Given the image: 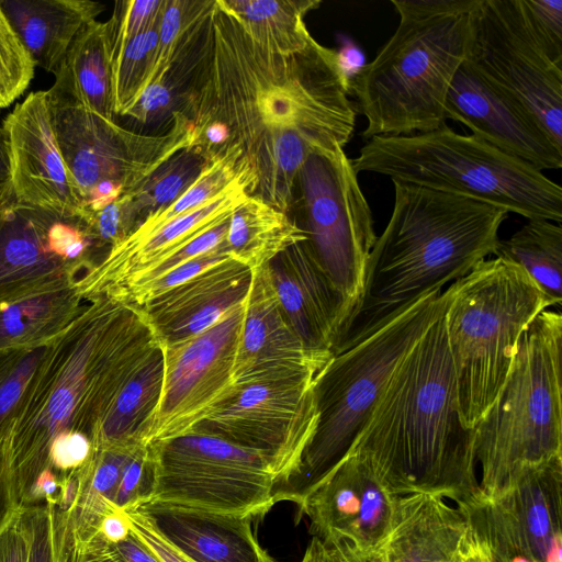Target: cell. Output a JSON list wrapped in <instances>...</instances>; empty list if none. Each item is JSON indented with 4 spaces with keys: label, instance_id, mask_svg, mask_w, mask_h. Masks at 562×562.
Returning <instances> with one entry per match:
<instances>
[{
    "label": "cell",
    "instance_id": "7a4b0ae2",
    "mask_svg": "<svg viewBox=\"0 0 562 562\" xmlns=\"http://www.w3.org/2000/svg\"><path fill=\"white\" fill-rule=\"evenodd\" d=\"M52 339L5 436L20 506L49 468L58 436L78 431L91 441L113 400L161 345L140 307L100 296Z\"/></svg>",
    "mask_w": 562,
    "mask_h": 562
},
{
    "label": "cell",
    "instance_id": "e0dca14e",
    "mask_svg": "<svg viewBox=\"0 0 562 562\" xmlns=\"http://www.w3.org/2000/svg\"><path fill=\"white\" fill-rule=\"evenodd\" d=\"M457 505L493 560L562 562V456L524 469L493 497Z\"/></svg>",
    "mask_w": 562,
    "mask_h": 562
},
{
    "label": "cell",
    "instance_id": "d6a6232c",
    "mask_svg": "<svg viewBox=\"0 0 562 562\" xmlns=\"http://www.w3.org/2000/svg\"><path fill=\"white\" fill-rule=\"evenodd\" d=\"M495 257L519 265L535 280L552 306L562 302V227L548 220H528L507 239H499Z\"/></svg>",
    "mask_w": 562,
    "mask_h": 562
},
{
    "label": "cell",
    "instance_id": "f907efd6",
    "mask_svg": "<svg viewBox=\"0 0 562 562\" xmlns=\"http://www.w3.org/2000/svg\"><path fill=\"white\" fill-rule=\"evenodd\" d=\"M20 508L3 438L0 440V531Z\"/></svg>",
    "mask_w": 562,
    "mask_h": 562
},
{
    "label": "cell",
    "instance_id": "cb8c5ba5",
    "mask_svg": "<svg viewBox=\"0 0 562 562\" xmlns=\"http://www.w3.org/2000/svg\"><path fill=\"white\" fill-rule=\"evenodd\" d=\"M254 271L228 257L139 306L160 345L196 336L244 302Z\"/></svg>",
    "mask_w": 562,
    "mask_h": 562
},
{
    "label": "cell",
    "instance_id": "d4e9b609",
    "mask_svg": "<svg viewBox=\"0 0 562 562\" xmlns=\"http://www.w3.org/2000/svg\"><path fill=\"white\" fill-rule=\"evenodd\" d=\"M137 509L193 562H274L259 544L250 517L166 504Z\"/></svg>",
    "mask_w": 562,
    "mask_h": 562
},
{
    "label": "cell",
    "instance_id": "ac0fdd59",
    "mask_svg": "<svg viewBox=\"0 0 562 562\" xmlns=\"http://www.w3.org/2000/svg\"><path fill=\"white\" fill-rule=\"evenodd\" d=\"M370 461L349 451L312 488L299 506L310 532L326 546L347 542L375 553L387 536L396 502Z\"/></svg>",
    "mask_w": 562,
    "mask_h": 562
},
{
    "label": "cell",
    "instance_id": "5b68a950",
    "mask_svg": "<svg viewBox=\"0 0 562 562\" xmlns=\"http://www.w3.org/2000/svg\"><path fill=\"white\" fill-rule=\"evenodd\" d=\"M479 0H393L398 25L350 81L364 139L426 133L446 123L452 80L468 58Z\"/></svg>",
    "mask_w": 562,
    "mask_h": 562
},
{
    "label": "cell",
    "instance_id": "4316f807",
    "mask_svg": "<svg viewBox=\"0 0 562 562\" xmlns=\"http://www.w3.org/2000/svg\"><path fill=\"white\" fill-rule=\"evenodd\" d=\"M35 66L54 72L78 32L104 10L90 0H0Z\"/></svg>",
    "mask_w": 562,
    "mask_h": 562
},
{
    "label": "cell",
    "instance_id": "e575fe53",
    "mask_svg": "<svg viewBox=\"0 0 562 562\" xmlns=\"http://www.w3.org/2000/svg\"><path fill=\"white\" fill-rule=\"evenodd\" d=\"M215 0H165L150 72L143 89L183 63L200 36ZM143 91V90H142Z\"/></svg>",
    "mask_w": 562,
    "mask_h": 562
},
{
    "label": "cell",
    "instance_id": "4dcf8cb0",
    "mask_svg": "<svg viewBox=\"0 0 562 562\" xmlns=\"http://www.w3.org/2000/svg\"><path fill=\"white\" fill-rule=\"evenodd\" d=\"M76 284L20 297L0 306V349L50 341L81 313Z\"/></svg>",
    "mask_w": 562,
    "mask_h": 562
},
{
    "label": "cell",
    "instance_id": "7402d4cb",
    "mask_svg": "<svg viewBox=\"0 0 562 562\" xmlns=\"http://www.w3.org/2000/svg\"><path fill=\"white\" fill-rule=\"evenodd\" d=\"M331 357L301 341L281 311L267 265L255 270L236 353L235 386L276 375H317Z\"/></svg>",
    "mask_w": 562,
    "mask_h": 562
},
{
    "label": "cell",
    "instance_id": "7dc6e473",
    "mask_svg": "<svg viewBox=\"0 0 562 562\" xmlns=\"http://www.w3.org/2000/svg\"><path fill=\"white\" fill-rule=\"evenodd\" d=\"M131 531L160 562H193L173 548L138 509L126 512Z\"/></svg>",
    "mask_w": 562,
    "mask_h": 562
},
{
    "label": "cell",
    "instance_id": "ba28073f",
    "mask_svg": "<svg viewBox=\"0 0 562 562\" xmlns=\"http://www.w3.org/2000/svg\"><path fill=\"white\" fill-rule=\"evenodd\" d=\"M562 315L546 310L524 331L494 402L473 427L480 492L493 497L524 469L562 456Z\"/></svg>",
    "mask_w": 562,
    "mask_h": 562
},
{
    "label": "cell",
    "instance_id": "83f0119b",
    "mask_svg": "<svg viewBox=\"0 0 562 562\" xmlns=\"http://www.w3.org/2000/svg\"><path fill=\"white\" fill-rule=\"evenodd\" d=\"M49 92L114 120L113 72L108 22L93 20L75 36L53 72Z\"/></svg>",
    "mask_w": 562,
    "mask_h": 562
},
{
    "label": "cell",
    "instance_id": "44dd1931",
    "mask_svg": "<svg viewBox=\"0 0 562 562\" xmlns=\"http://www.w3.org/2000/svg\"><path fill=\"white\" fill-rule=\"evenodd\" d=\"M254 189L244 183L139 237H125L110 247L76 288L83 301L112 296L119 290L169 258L198 236L231 217Z\"/></svg>",
    "mask_w": 562,
    "mask_h": 562
},
{
    "label": "cell",
    "instance_id": "db71d44e",
    "mask_svg": "<svg viewBox=\"0 0 562 562\" xmlns=\"http://www.w3.org/2000/svg\"><path fill=\"white\" fill-rule=\"evenodd\" d=\"M112 547L121 562H160L132 531L126 539Z\"/></svg>",
    "mask_w": 562,
    "mask_h": 562
},
{
    "label": "cell",
    "instance_id": "52a82bcc",
    "mask_svg": "<svg viewBox=\"0 0 562 562\" xmlns=\"http://www.w3.org/2000/svg\"><path fill=\"white\" fill-rule=\"evenodd\" d=\"M449 291H434L353 347L333 355L315 379V432L296 470L272 487L274 504L301 505L305 496L350 450L394 369L443 316Z\"/></svg>",
    "mask_w": 562,
    "mask_h": 562
},
{
    "label": "cell",
    "instance_id": "7c38bea8",
    "mask_svg": "<svg viewBox=\"0 0 562 562\" xmlns=\"http://www.w3.org/2000/svg\"><path fill=\"white\" fill-rule=\"evenodd\" d=\"M48 94L57 143L83 203L106 182L121 183L125 193L134 190L176 153L195 145L193 126L179 110L170 117L167 132L144 134L72 100Z\"/></svg>",
    "mask_w": 562,
    "mask_h": 562
},
{
    "label": "cell",
    "instance_id": "ffe728a7",
    "mask_svg": "<svg viewBox=\"0 0 562 562\" xmlns=\"http://www.w3.org/2000/svg\"><path fill=\"white\" fill-rule=\"evenodd\" d=\"M445 114L446 120L458 121L473 135L540 171L562 167V150L538 121L467 59L452 80Z\"/></svg>",
    "mask_w": 562,
    "mask_h": 562
},
{
    "label": "cell",
    "instance_id": "836d02e7",
    "mask_svg": "<svg viewBox=\"0 0 562 562\" xmlns=\"http://www.w3.org/2000/svg\"><path fill=\"white\" fill-rule=\"evenodd\" d=\"M244 183L250 184L255 192L256 178L248 161L237 146L228 145L207 159L198 179L179 199L144 218L126 237L146 236Z\"/></svg>",
    "mask_w": 562,
    "mask_h": 562
},
{
    "label": "cell",
    "instance_id": "2e32d148",
    "mask_svg": "<svg viewBox=\"0 0 562 562\" xmlns=\"http://www.w3.org/2000/svg\"><path fill=\"white\" fill-rule=\"evenodd\" d=\"M245 306L246 300L203 333L161 346L164 380L147 446L193 431L234 395V368Z\"/></svg>",
    "mask_w": 562,
    "mask_h": 562
},
{
    "label": "cell",
    "instance_id": "603a6c76",
    "mask_svg": "<svg viewBox=\"0 0 562 562\" xmlns=\"http://www.w3.org/2000/svg\"><path fill=\"white\" fill-rule=\"evenodd\" d=\"M267 269L281 311L301 341L311 350L331 352L350 304L307 243L290 246L271 259Z\"/></svg>",
    "mask_w": 562,
    "mask_h": 562
},
{
    "label": "cell",
    "instance_id": "6f0895ef",
    "mask_svg": "<svg viewBox=\"0 0 562 562\" xmlns=\"http://www.w3.org/2000/svg\"><path fill=\"white\" fill-rule=\"evenodd\" d=\"M9 176L10 161L7 138L3 127L0 125V188L8 183Z\"/></svg>",
    "mask_w": 562,
    "mask_h": 562
},
{
    "label": "cell",
    "instance_id": "816d5d0a",
    "mask_svg": "<svg viewBox=\"0 0 562 562\" xmlns=\"http://www.w3.org/2000/svg\"><path fill=\"white\" fill-rule=\"evenodd\" d=\"M456 562H494L483 541L468 520L465 532L459 546Z\"/></svg>",
    "mask_w": 562,
    "mask_h": 562
},
{
    "label": "cell",
    "instance_id": "681fc988",
    "mask_svg": "<svg viewBox=\"0 0 562 562\" xmlns=\"http://www.w3.org/2000/svg\"><path fill=\"white\" fill-rule=\"evenodd\" d=\"M20 509L0 531V562H27L29 544Z\"/></svg>",
    "mask_w": 562,
    "mask_h": 562
},
{
    "label": "cell",
    "instance_id": "1f68e13d",
    "mask_svg": "<svg viewBox=\"0 0 562 562\" xmlns=\"http://www.w3.org/2000/svg\"><path fill=\"white\" fill-rule=\"evenodd\" d=\"M260 44L281 54L304 49L313 37L305 15L318 0H216Z\"/></svg>",
    "mask_w": 562,
    "mask_h": 562
},
{
    "label": "cell",
    "instance_id": "f546056e",
    "mask_svg": "<svg viewBox=\"0 0 562 562\" xmlns=\"http://www.w3.org/2000/svg\"><path fill=\"white\" fill-rule=\"evenodd\" d=\"M306 240L297 221L250 194L231 215L224 247L252 271L290 246Z\"/></svg>",
    "mask_w": 562,
    "mask_h": 562
},
{
    "label": "cell",
    "instance_id": "f6af8a7d",
    "mask_svg": "<svg viewBox=\"0 0 562 562\" xmlns=\"http://www.w3.org/2000/svg\"><path fill=\"white\" fill-rule=\"evenodd\" d=\"M228 220L225 222L212 227L207 232L203 233L202 235L198 236L195 239L187 244L184 247H182L180 250H178L176 254L170 256L169 258L165 259L157 266H155L153 269L144 273L143 276L136 278L134 281L119 290L116 293L122 291L123 289H126L128 286L149 282L154 279L159 278L160 276L167 273L168 271L203 255L206 254L217 247H220L227 234L228 228ZM115 293V294H116ZM114 294V295H115ZM112 295V296H114ZM110 296V297H112ZM108 297V296H106Z\"/></svg>",
    "mask_w": 562,
    "mask_h": 562
},
{
    "label": "cell",
    "instance_id": "8fae6325",
    "mask_svg": "<svg viewBox=\"0 0 562 562\" xmlns=\"http://www.w3.org/2000/svg\"><path fill=\"white\" fill-rule=\"evenodd\" d=\"M295 190L305 241L351 310L376 240L371 209L351 159L344 148L312 154L297 172Z\"/></svg>",
    "mask_w": 562,
    "mask_h": 562
},
{
    "label": "cell",
    "instance_id": "d590c367",
    "mask_svg": "<svg viewBox=\"0 0 562 562\" xmlns=\"http://www.w3.org/2000/svg\"><path fill=\"white\" fill-rule=\"evenodd\" d=\"M206 161L198 146L183 148L156 168L134 190L126 192L136 226L179 199L198 179Z\"/></svg>",
    "mask_w": 562,
    "mask_h": 562
},
{
    "label": "cell",
    "instance_id": "5bb4252c",
    "mask_svg": "<svg viewBox=\"0 0 562 562\" xmlns=\"http://www.w3.org/2000/svg\"><path fill=\"white\" fill-rule=\"evenodd\" d=\"M316 376L276 375L236 385L234 395L194 430L257 452L274 484L281 482L296 470L315 432Z\"/></svg>",
    "mask_w": 562,
    "mask_h": 562
},
{
    "label": "cell",
    "instance_id": "3957f363",
    "mask_svg": "<svg viewBox=\"0 0 562 562\" xmlns=\"http://www.w3.org/2000/svg\"><path fill=\"white\" fill-rule=\"evenodd\" d=\"M349 451L364 456L396 495L430 493L458 504L480 492L445 314L398 362Z\"/></svg>",
    "mask_w": 562,
    "mask_h": 562
},
{
    "label": "cell",
    "instance_id": "bcb514c9",
    "mask_svg": "<svg viewBox=\"0 0 562 562\" xmlns=\"http://www.w3.org/2000/svg\"><path fill=\"white\" fill-rule=\"evenodd\" d=\"M92 451V441L87 435L78 431L63 434L50 446L49 468L60 477L82 468Z\"/></svg>",
    "mask_w": 562,
    "mask_h": 562
},
{
    "label": "cell",
    "instance_id": "f35d334b",
    "mask_svg": "<svg viewBox=\"0 0 562 562\" xmlns=\"http://www.w3.org/2000/svg\"><path fill=\"white\" fill-rule=\"evenodd\" d=\"M34 72L35 64L0 4V109L24 93Z\"/></svg>",
    "mask_w": 562,
    "mask_h": 562
},
{
    "label": "cell",
    "instance_id": "f5cc1de1",
    "mask_svg": "<svg viewBox=\"0 0 562 562\" xmlns=\"http://www.w3.org/2000/svg\"><path fill=\"white\" fill-rule=\"evenodd\" d=\"M109 543H117L131 533L130 521L126 513L114 510L108 514L101 521L98 532Z\"/></svg>",
    "mask_w": 562,
    "mask_h": 562
},
{
    "label": "cell",
    "instance_id": "277c9868",
    "mask_svg": "<svg viewBox=\"0 0 562 562\" xmlns=\"http://www.w3.org/2000/svg\"><path fill=\"white\" fill-rule=\"evenodd\" d=\"M389 223L370 251L360 294L342 323L337 355L393 321L419 299L494 255L504 209L392 181Z\"/></svg>",
    "mask_w": 562,
    "mask_h": 562
},
{
    "label": "cell",
    "instance_id": "b9f144b4",
    "mask_svg": "<svg viewBox=\"0 0 562 562\" xmlns=\"http://www.w3.org/2000/svg\"><path fill=\"white\" fill-rule=\"evenodd\" d=\"M153 488L147 446H140L125 464L114 497V507L131 512L145 505Z\"/></svg>",
    "mask_w": 562,
    "mask_h": 562
},
{
    "label": "cell",
    "instance_id": "d6986e66",
    "mask_svg": "<svg viewBox=\"0 0 562 562\" xmlns=\"http://www.w3.org/2000/svg\"><path fill=\"white\" fill-rule=\"evenodd\" d=\"M14 199L67 218H81L85 203L64 160L53 125L47 90L33 91L2 123Z\"/></svg>",
    "mask_w": 562,
    "mask_h": 562
},
{
    "label": "cell",
    "instance_id": "11a10c76",
    "mask_svg": "<svg viewBox=\"0 0 562 562\" xmlns=\"http://www.w3.org/2000/svg\"><path fill=\"white\" fill-rule=\"evenodd\" d=\"M336 562H380L375 553H364L347 542L330 546Z\"/></svg>",
    "mask_w": 562,
    "mask_h": 562
},
{
    "label": "cell",
    "instance_id": "9a60e30c",
    "mask_svg": "<svg viewBox=\"0 0 562 562\" xmlns=\"http://www.w3.org/2000/svg\"><path fill=\"white\" fill-rule=\"evenodd\" d=\"M99 249L80 218L21 204L8 183L0 188V306L76 284Z\"/></svg>",
    "mask_w": 562,
    "mask_h": 562
},
{
    "label": "cell",
    "instance_id": "484cf974",
    "mask_svg": "<svg viewBox=\"0 0 562 562\" xmlns=\"http://www.w3.org/2000/svg\"><path fill=\"white\" fill-rule=\"evenodd\" d=\"M467 519L430 493L400 495L390 531L375 552L380 562H456Z\"/></svg>",
    "mask_w": 562,
    "mask_h": 562
},
{
    "label": "cell",
    "instance_id": "30bf717a",
    "mask_svg": "<svg viewBox=\"0 0 562 562\" xmlns=\"http://www.w3.org/2000/svg\"><path fill=\"white\" fill-rule=\"evenodd\" d=\"M147 450L153 488L146 504L252 519L274 505V476L255 451L195 430L151 442Z\"/></svg>",
    "mask_w": 562,
    "mask_h": 562
},
{
    "label": "cell",
    "instance_id": "c3c4849f",
    "mask_svg": "<svg viewBox=\"0 0 562 562\" xmlns=\"http://www.w3.org/2000/svg\"><path fill=\"white\" fill-rule=\"evenodd\" d=\"M55 550L57 562H121L112 544L99 533L86 541L66 539Z\"/></svg>",
    "mask_w": 562,
    "mask_h": 562
},
{
    "label": "cell",
    "instance_id": "f1b7e54d",
    "mask_svg": "<svg viewBox=\"0 0 562 562\" xmlns=\"http://www.w3.org/2000/svg\"><path fill=\"white\" fill-rule=\"evenodd\" d=\"M164 380L161 346L122 386L92 437V447L146 445Z\"/></svg>",
    "mask_w": 562,
    "mask_h": 562
},
{
    "label": "cell",
    "instance_id": "9c48e42d",
    "mask_svg": "<svg viewBox=\"0 0 562 562\" xmlns=\"http://www.w3.org/2000/svg\"><path fill=\"white\" fill-rule=\"evenodd\" d=\"M448 291L445 324L460 416L473 429L502 387L521 335L552 305L524 268L501 257L480 261Z\"/></svg>",
    "mask_w": 562,
    "mask_h": 562
},
{
    "label": "cell",
    "instance_id": "9f6ffc18",
    "mask_svg": "<svg viewBox=\"0 0 562 562\" xmlns=\"http://www.w3.org/2000/svg\"><path fill=\"white\" fill-rule=\"evenodd\" d=\"M301 562H336L330 547L313 537Z\"/></svg>",
    "mask_w": 562,
    "mask_h": 562
},
{
    "label": "cell",
    "instance_id": "ab89813d",
    "mask_svg": "<svg viewBox=\"0 0 562 562\" xmlns=\"http://www.w3.org/2000/svg\"><path fill=\"white\" fill-rule=\"evenodd\" d=\"M170 72L147 85L135 101L122 113L140 124H150L171 117L183 103L184 89Z\"/></svg>",
    "mask_w": 562,
    "mask_h": 562
},
{
    "label": "cell",
    "instance_id": "7bdbcfd3",
    "mask_svg": "<svg viewBox=\"0 0 562 562\" xmlns=\"http://www.w3.org/2000/svg\"><path fill=\"white\" fill-rule=\"evenodd\" d=\"M521 4L544 52L562 66V0H521Z\"/></svg>",
    "mask_w": 562,
    "mask_h": 562
},
{
    "label": "cell",
    "instance_id": "ee69618b",
    "mask_svg": "<svg viewBox=\"0 0 562 562\" xmlns=\"http://www.w3.org/2000/svg\"><path fill=\"white\" fill-rule=\"evenodd\" d=\"M20 518L29 544L27 562H57L52 507L48 504L21 507Z\"/></svg>",
    "mask_w": 562,
    "mask_h": 562
},
{
    "label": "cell",
    "instance_id": "6da1fadb",
    "mask_svg": "<svg viewBox=\"0 0 562 562\" xmlns=\"http://www.w3.org/2000/svg\"><path fill=\"white\" fill-rule=\"evenodd\" d=\"M181 111L193 130L217 122L256 178L252 195L288 213L299 170L344 148L356 125L337 52L314 37L281 54L254 40L216 0L194 50Z\"/></svg>",
    "mask_w": 562,
    "mask_h": 562
},
{
    "label": "cell",
    "instance_id": "4fadbf2b",
    "mask_svg": "<svg viewBox=\"0 0 562 562\" xmlns=\"http://www.w3.org/2000/svg\"><path fill=\"white\" fill-rule=\"evenodd\" d=\"M467 60L528 111L562 150V66L544 52L521 0H479Z\"/></svg>",
    "mask_w": 562,
    "mask_h": 562
},
{
    "label": "cell",
    "instance_id": "60d3db41",
    "mask_svg": "<svg viewBox=\"0 0 562 562\" xmlns=\"http://www.w3.org/2000/svg\"><path fill=\"white\" fill-rule=\"evenodd\" d=\"M164 0L116 1L108 22L112 64L124 46L160 14Z\"/></svg>",
    "mask_w": 562,
    "mask_h": 562
},
{
    "label": "cell",
    "instance_id": "8992f818",
    "mask_svg": "<svg viewBox=\"0 0 562 562\" xmlns=\"http://www.w3.org/2000/svg\"><path fill=\"white\" fill-rule=\"evenodd\" d=\"M373 172L487 203L527 220L562 221V188L542 171L447 123L426 133L375 136L351 160Z\"/></svg>",
    "mask_w": 562,
    "mask_h": 562
},
{
    "label": "cell",
    "instance_id": "74e56055",
    "mask_svg": "<svg viewBox=\"0 0 562 562\" xmlns=\"http://www.w3.org/2000/svg\"><path fill=\"white\" fill-rule=\"evenodd\" d=\"M50 341L0 349V440L8 435L22 397L40 369Z\"/></svg>",
    "mask_w": 562,
    "mask_h": 562
},
{
    "label": "cell",
    "instance_id": "8d00e7d4",
    "mask_svg": "<svg viewBox=\"0 0 562 562\" xmlns=\"http://www.w3.org/2000/svg\"><path fill=\"white\" fill-rule=\"evenodd\" d=\"M160 15L161 11L146 30L124 46L112 64L115 115H122L143 90L154 61Z\"/></svg>",
    "mask_w": 562,
    "mask_h": 562
}]
</instances>
